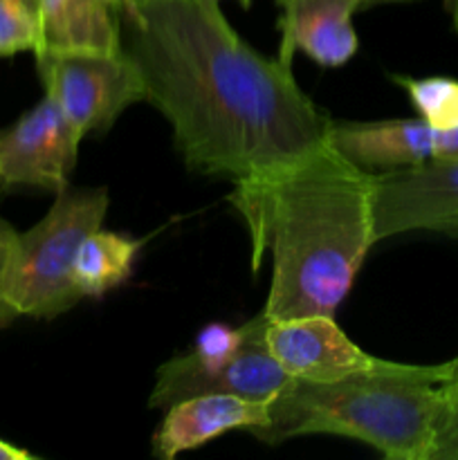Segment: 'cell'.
<instances>
[{
  "label": "cell",
  "instance_id": "obj_1",
  "mask_svg": "<svg viewBox=\"0 0 458 460\" xmlns=\"http://www.w3.org/2000/svg\"><path fill=\"white\" fill-rule=\"evenodd\" d=\"M124 49L196 173L241 182L328 144L330 117L296 85L290 66L229 25L218 0H146L124 16Z\"/></svg>",
  "mask_w": 458,
  "mask_h": 460
},
{
  "label": "cell",
  "instance_id": "obj_2",
  "mask_svg": "<svg viewBox=\"0 0 458 460\" xmlns=\"http://www.w3.org/2000/svg\"><path fill=\"white\" fill-rule=\"evenodd\" d=\"M232 202L254 250L272 252L268 319L335 314L375 243L373 173L330 146L259 178L236 182Z\"/></svg>",
  "mask_w": 458,
  "mask_h": 460
},
{
  "label": "cell",
  "instance_id": "obj_3",
  "mask_svg": "<svg viewBox=\"0 0 458 460\" xmlns=\"http://www.w3.org/2000/svg\"><path fill=\"white\" fill-rule=\"evenodd\" d=\"M445 364L386 362L337 382L295 380L268 404V445L313 434L353 438L393 460H431L447 413Z\"/></svg>",
  "mask_w": 458,
  "mask_h": 460
},
{
  "label": "cell",
  "instance_id": "obj_4",
  "mask_svg": "<svg viewBox=\"0 0 458 460\" xmlns=\"http://www.w3.org/2000/svg\"><path fill=\"white\" fill-rule=\"evenodd\" d=\"M106 189H66L52 209L27 232H16L0 301L16 317L54 319L75 308L84 296L75 268L81 245L103 225Z\"/></svg>",
  "mask_w": 458,
  "mask_h": 460
},
{
  "label": "cell",
  "instance_id": "obj_5",
  "mask_svg": "<svg viewBox=\"0 0 458 460\" xmlns=\"http://www.w3.org/2000/svg\"><path fill=\"white\" fill-rule=\"evenodd\" d=\"M45 94L81 135L101 133L128 106L146 102L144 81L126 49L101 52H39Z\"/></svg>",
  "mask_w": 458,
  "mask_h": 460
},
{
  "label": "cell",
  "instance_id": "obj_6",
  "mask_svg": "<svg viewBox=\"0 0 458 460\" xmlns=\"http://www.w3.org/2000/svg\"><path fill=\"white\" fill-rule=\"evenodd\" d=\"M263 313L245 323L241 349L220 364H202L191 353L175 355L155 373V386L148 404L169 409L184 398L202 394H232L254 402L269 404L290 389L295 377L269 355L265 346Z\"/></svg>",
  "mask_w": 458,
  "mask_h": 460
},
{
  "label": "cell",
  "instance_id": "obj_7",
  "mask_svg": "<svg viewBox=\"0 0 458 460\" xmlns=\"http://www.w3.org/2000/svg\"><path fill=\"white\" fill-rule=\"evenodd\" d=\"M407 232H443L458 238V160L373 173L375 243Z\"/></svg>",
  "mask_w": 458,
  "mask_h": 460
},
{
  "label": "cell",
  "instance_id": "obj_8",
  "mask_svg": "<svg viewBox=\"0 0 458 460\" xmlns=\"http://www.w3.org/2000/svg\"><path fill=\"white\" fill-rule=\"evenodd\" d=\"M84 135L45 94L34 108L0 128V184L58 193L70 182Z\"/></svg>",
  "mask_w": 458,
  "mask_h": 460
},
{
  "label": "cell",
  "instance_id": "obj_9",
  "mask_svg": "<svg viewBox=\"0 0 458 460\" xmlns=\"http://www.w3.org/2000/svg\"><path fill=\"white\" fill-rule=\"evenodd\" d=\"M265 346L295 380L304 382H337L389 362L359 349L332 314L268 319Z\"/></svg>",
  "mask_w": 458,
  "mask_h": 460
},
{
  "label": "cell",
  "instance_id": "obj_10",
  "mask_svg": "<svg viewBox=\"0 0 458 460\" xmlns=\"http://www.w3.org/2000/svg\"><path fill=\"white\" fill-rule=\"evenodd\" d=\"M268 420V404L263 402L232 394L193 395L166 409L164 420L153 436V454L173 460L229 431H250L256 438Z\"/></svg>",
  "mask_w": 458,
  "mask_h": 460
},
{
  "label": "cell",
  "instance_id": "obj_11",
  "mask_svg": "<svg viewBox=\"0 0 458 460\" xmlns=\"http://www.w3.org/2000/svg\"><path fill=\"white\" fill-rule=\"evenodd\" d=\"M281 49L278 61L292 66L304 52L321 67H341L357 54L359 39L353 16L364 0H278Z\"/></svg>",
  "mask_w": 458,
  "mask_h": 460
},
{
  "label": "cell",
  "instance_id": "obj_12",
  "mask_svg": "<svg viewBox=\"0 0 458 460\" xmlns=\"http://www.w3.org/2000/svg\"><path fill=\"white\" fill-rule=\"evenodd\" d=\"M436 130L418 119L332 121L328 146L368 173L407 169L434 160Z\"/></svg>",
  "mask_w": 458,
  "mask_h": 460
},
{
  "label": "cell",
  "instance_id": "obj_13",
  "mask_svg": "<svg viewBox=\"0 0 458 460\" xmlns=\"http://www.w3.org/2000/svg\"><path fill=\"white\" fill-rule=\"evenodd\" d=\"M39 52L124 49V13L112 0H39Z\"/></svg>",
  "mask_w": 458,
  "mask_h": 460
},
{
  "label": "cell",
  "instance_id": "obj_14",
  "mask_svg": "<svg viewBox=\"0 0 458 460\" xmlns=\"http://www.w3.org/2000/svg\"><path fill=\"white\" fill-rule=\"evenodd\" d=\"M139 250L142 241H135L124 234L106 232L101 227L90 234L81 245L75 268L81 296L99 299L128 281Z\"/></svg>",
  "mask_w": 458,
  "mask_h": 460
},
{
  "label": "cell",
  "instance_id": "obj_15",
  "mask_svg": "<svg viewBox=\"0 0 458 460\" xmlns=\"http://www.w3.org/2000/svg\"><path fill=\"white\" fill-rule=\"evenodd\" d=\"M393 81L402 85L411 99L418 117L431 128L445 130L458 126V79L452 76H400Z\"/></svg>",
  "mask_w": 458,
  "mask_h": 460
},
{
  "label": "cell",
  "instance_id": "obj_16",
  "mask_svg": "<svg viewBox=\"0 0 458 460\" xmlns=\"http://www.w3.org/2000/svg\"><path fill=\"white\" fill-rule=\"evenodd\" d=\"M40 48L39 12L25 0H0V57Z\"/></svg>",
  "mask_w": 458,
  "mask_h": 460
},
{
  "label": "cell",
  "instance_id": "obj_17",
  "mask_svg": "<svg viewBox=\"0 0 458 460\" xmlns=\"http://www.w3.org/2000/svg\"><path fill=\"white\" fill-rule=\"evenodd\" d=\"M245 340V326L229 328L225 323H209L198 332L189 353L202 364H220L232 358Z\"/></svg>",
  "mask_w": 458,
  "mask_h": 460
},
{
  "label": "cell",
  "instance_id": "obj_18",
  "mask_svg": "<svg viewBox=\"0 0 458 460\" xmlns=\"http://www.w3.org/2000/svg\"><path fill=\"white\" fill-rule=\"evenodd\" d=\"M431 460H458V411L445 413Z\"/></svg>",
  "mask_w": 458,
  "mask_h": 460
},
{
  "label": "cell",
  "instance_id": "obj_19",
  "mask_svg": "<svg viewBox=\"0 0 458 460\" xmlns=\"http://www.w3.org/2000/svg\"><path fill=\"white\" fill-rule=\"evenodd\" d=\"M13 238H16V232H13L12 225L4 223V220L0 218V283H3L4 272H7V263H9V254H12ZM13 319H16V314H13L12 310H9L7 305L0 301V331H3L4 326H9Z\"/></svg>",
  "mask_w": 458,
  "mask_h": 460
},
{
  "label": "cell",
  "instance_id": "obj_20",
  "mask_svg": "<svg viewBox=\"0 0 458 460\" xmlns=\"http://www.w3.org/2000/svg\"><path fill=\"white\" fill-rule=\"evenodd\" d=\"M434 160H458V126L436 130Z\"/></svg>",
  "mask_w": 458,
  "mask_h": 460
},
{
  "label": "cell",
  "instance_id": "obj_21",
  "mask_svg": "<svg viewBox=\"0 0 458 460\" xmlns=\"http://www.w3.org/2000/svg\"><path fill=\"white\" fill-rule=\"evenodd\" d=\"M443 395L447 402V411H458V358L445 364Z\"/></svg>",
  "mask_w": 458,
  "mask_h": 460
},
{
  "label": "cell",
  "instance_id": "obj_22",
  "mask_svg": "<svg viewBox=\"0 0 458 460\" xmlns=\"http://www.w3.org/2000/svg\"><path fill=\"white\" fill-rule=\"evenodd\" d=\"M112 3L121 9V13H124V16H128V13H133L135 9H137L139 4L146 3V0H112Z\"/></svg>",
  "mask_w": 458,
  "mask_h": 460
},
{
  "label": "cell",
  "instance_id": "obj_23",
  "mask_svg": "<svg viewBox=\"0 0 458 460\" xmlns=\"http://www.w3.org/2000/svg\"><path fill=\"white\" fill-rule=\"evenodd\" d=\"M445 9H447L449 16H452L454 30L458 31V0H445Z\"/></svg>",
  "mask_w": 458,
  "mask_h": 460
},
{
  "label": "cell",
  "instance_id": "obj_24",
  "mask_svg": "<svg viewBox=\"0 0 458 460\" xmlns=\"http://www.w3.org/2000/svg\"><path fill=\"white\" fill-rule=\"evenodd\" d=\"M389 3H413V0H364V9L373 4H389Z\"/></svg>",
  "mask_w": 458,
  "mask_h": 460
},
{
  "label": "cell",
  "instance_id": "obj_25",
  "mask_svg": "<svg viewBox=\"0 0 458 460\" xmlns=\"http://www.w3.org/2000/svg\"><path fill=\"white\" fill-rule=\"evenodd\" d=\"M25 3H27V4H31V7H34L36 12H39V0H25Z\"/></svg>",
  "mask_w": 458,
  "mask_h": 460
},
{
  "label": "cell",
  "instance_id": "obj_26",
  "mask_svg": "<svg viewBox=\"0 0 458 460\" xmlns=\"http://www.w3.org/2000/svg\"><path fill=\"white\" fill-rule=\"evenodd\" d=\"M238 3H241L242 7H251V0H238ZM277 3H278V0H277Z\"/></svg>",
  "mask_w": 458,
  "mask_h": 460
}]
</instances>
